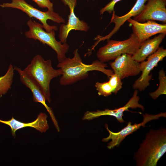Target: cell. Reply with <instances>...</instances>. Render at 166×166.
I'll return each instance as SVG.
<instances>
[{"label":"cell","mask_w":166,"mask_h":166,"mask_svg":"<svg viewBox=\"0 0 166 166\" xmlns=\"http://www.w3.org/2000/svg\"><path fill=\"white\" fill-rule=\"evenodd\" d=\"M127 21L132 26V33L141 42L154 35L161 33H166V24H160L153 20L141 23L131 18Z\"/></svg>","instance_id":"obj_13"},{"label":"cell","mask_w":166,"mask_h":166,"mask_svg":"<svg viewBox=\"0 0 166 166\" xmlns=\"http://www.w3.org/2000/svg\"><path fill=\"white\" fill-rule=\"evenodd\" d=\"M47 117L45 113H41L34 121L29 123L20 122L15 119L13 117L11 119L7 121L0 120V122L8 125L11 128L12 136H15V132L17 130L28 127L34 128L42 133L45 132L49 128Z\"/></svg>","instance_id":"obj_16"},{"label":"cell","mask_w":166,"mask_h":166,"mask_svg":"<svg viewBox=\"0 0 166 166\" xmlns=\"http://www.w3.org/2000/svg\"><path fill=\"white\" fill-rule=\"evenodd\" d=\"M23 70L38 86L46 100L50 103V83L52 79L61 75V69H54L51 60H45L40 55L37 54Z\"/></svg>","instance_id":"obj_3"},{"label":"cell","mask_w":166,"mask_h":166,"mask_svg":"<svg viewBox=\"0 0 166 166\" xmlns=\"http://www.w3.org/2000/svg\"><path fill=\"white\" fill-rule=\"evenodd\" d=\"M27 24L29 30L25 33L26 38L38 40L42 44L50 47L56 53L59 62L62 61L66 57L65 54L68 50L69 46L66 43H62L60 41L56 40L54 30L49 32L45 31L42 24L31 19L27 21Z\"/></svg>","instance_id":"obj_4"},{"label":"cell","mask_w":166,"mask_h":166,"mask_svg":"<svg viewBox=\"0 0 166 166\" xmlns=\"http://www.w3.org/2000/svg\"><path fill=\"white\" fill-rule=\"evenodd\" d=\"M14 70L12 65L10 64L5 74L0 77V96L4 95L11 89Z\"/></svg>","instance_id":"obj_18"},{"label":"cell","mask_w":166,"mask_h":166,"mask_svg":"<svg viewBox=\"0 0 166 166\" xmlns=\"http://www.w3.org/2000/svg\"><path fill=\"white\" fill-rule=\"evenodd\" d=\"M166 56V49L161 46L155 52L148 56L146 61L140 62V67L142 73L133 84L134 89H138L140 91H143L149 85V81L152 77V74L149 75L151 71Z\"/></svg>","instance_id":"obj_8"},{"label":"cell","mask_w":166,"mask_h":166,"mask_svg":"<svg viewBox=\"0 0 166 166\" xmlns=\"http://www.w3.org/2000/svg\"><path fill=\"white\" fill-rule=\"evenodd\" d=\"M159 85L155 91L149 93L150 96L153 100H156L160 95L166 94V76L163 69L159 72Z\"/></svg>","instance_id":"obj_19"},{"label":"cell","mask_w":166,"mask_h":166,"mask_svg":"<svg viewBox=\"0 0 166 166\" xmlns=\"http://www.w3.org/2000/svg\"><path fill=\"white\" fill-rule=\"evenodd\" d=\"M121 0H112L105 7L101 8L100 11V14H102L105 12L111 14L114 10V7L115 4Z\"/></svg>","instance_id":"obj_23"},{"label":"cell","mask_w":166,"mask_h":166,"mask_svg":"<svg viewBox=\"0 0 166 166\" xmlns=\"http://www.w3.org/2000/svg\"><path fill=\"white\" fill-rule=\"evenodd\" d=\"M166 151V128L150 129L134 154L137 166H156Z\"/></svg>","instance_id":"obj_2"},{"label":"cell","mask_w":166,"mask_h":166,"mask_svg":"<svg viewBox=\"0 0 166 166\" xmlns=\"http://www.w3.org/2000/svg\"><path fill=\"white\" fill-rule=\"evenodd\" d=\"M10 3H4L0 4L2 8H10L20 10L26 13L30 18H34L40 22L46 31L50 32L58 30L55 26H50L47 22L50 20L58 23H65V21L57 13L49 10L43 12L27 3L25 0H11Z\"/></svg>","instance_id":"obj_6"},{"label":"cell","mask_w":166,"mask_h":166,"mask_svg":"<svg viewBox=\"0 0 166 166\" xmlns=\"http://www.w3.org/2000/svg\"><path fill=\"white\" fill-rule=\"evenodd\" d=\"M107 44L101 47L97 52L99 60L103 62L114 60L122 54H134L143 42L133 34L128 39L121 41L109 40Z\"/></svg>","instance_id":"obj_5"},{"label":"cell","mask_w":166,"mask_h":166,"mask_svg":"<svg viewBox=\"0 0 166 166\" xmlns=\"http://www.w3.org/2000/svg\"><path fill=\"white\" fill-rule=\"evenodd\" d=\"M147 0H137L135 4L127 13L122 16H118L115 14L114 10L113 12L112 17L110 23H113L115 24L114 28L107 35L105 36H97L95 39L97 40L95 44L92 46V49H94V48L101 41L105 40H109L112 36L115 34L119 30L120 27L132 17H135L139 14L143 9L145 3Z\"/></svg>","instance_id":"obj_14"},{"label":"cell","mask_w":166,"mask_h":166,"mask_svg":"<svg viewBox=\"0 0 166 166\" xmlns=\"http://www.w3.org/2000/svg\"><path fill=\"white\" fill-rule=\"evenodd\" d=\"M141 12L133 19L143 23L148 20L166 22V0H147Z\"/></svg>","instance_id":"obj_12"},{"label":"cell","mask_w":166,"mask_h":166,"mask_svg":"<svg viewBox=\"0 0 166 166\" xmlns=\"http://www.w3.org/2000/svg\"><path fill=\"white\" fill-rule=\"evenodd\" d=\"M14 69L19 74L20 81L31 91L33 94V100L36 102L41 103L45 107L49 113L57 130V131H59L57 122L52 110L51 108L46 105L45 103L46 100L39 88L21 68L15 66Z\"/></svg>","instance_id":"obj_15"},{"label":"cell","mask_w":166,"mask_h":166,"mask_svg":"<svg viewBox=\"0 0 166 166\" xmlns=\"http://www.w3.org/2000/svg\"><path fill=\"white\" fill-rule=\"evenodd\" d=\"M73 57H66L57 65L62 71L60 84L62 86L71 85L78 81L86 78L89 72L97 71L105 74L109 78L114 73L111 69L106 68L107 64L99 60H95L90 65L83 63L77 49L73 52Z\"/></svg>","instance_id":"obj_1"},{"label":"cell","mask_w":166,"mask_h":166,"mask_svg":"<svg viewBox=\"0 0 166 166\" xmlns=\"http://www.w3.org/2000/svg\"><path fill=\"white\" fill-rule=\"evenodd\" d=\"M41 8H47L48 10L53 11V5L50 0H32Z\"/></svg>","instance_id":"obj_22"},{"label":"cell","mask_w":166,"mask_h":166,"mask_svg":"<svg viewBox=\"0 0 166 166\" xmlns=\"http://www.w3.org/2000/svg\"><path fill=\"white\" fill-rule=\"evenodd\" d=\"M64 4L68 6L70 10L68 20L66 24L62 23L59 27V38L62 43H66L69 33L72 30L87 31L89 28L88 24L80 20L76 17L74 9L77 4V0H61Z\"/></svg>","instance_id":"obj_9"},{"label":"cell","mask_w":166,"mask_h":166,"mask_svg":"<svg viewBox=\"0 0 166 166\" xmlns=\"http://www.w3.org/2000/svg\"><path fill=\"white\" fill-rule=\"evenodd\" d=\"M110 63L113 73L121 79L130 76H135L141 72L140 63L135 60L131 55L124 53L117 57Z\"/></svg>","instance_id":"obj_11"},{"label":"cell","mask_w":166,"mask_h":166,"mask_svg":"<svg viewBox=\"0 0 166 166\" xmlns=\"http://www.w3.org/2000/svg\"><path fill=\"white\" fill-rule=\"evenodd\" d=\"M138 93V90L135 89L132 97L123 107L113 110L106 109L103 110H97L96 111H88L85 113L83 119L90 120L101 116L109 115L115 117L120 123H123L125 122L122 117L123 113L125 111H129V108L135 109L138 108L140 109L142 111L144 110L143 106L139 103L140 98Z\"/></svg>","instance_id":"obj_10"},{"label":"cell","mask_w":166,"mask_h":166,"mask_svg":"<svg viewBox=\"0 0 166 166\" xmlns=\"http://www.w3.org/2000/svg\"><path fill=\"white\" fill-rule=\"evenodd\" d=\"M142 121L139 124L134 123L132 124L131 121H129L127 126L118 132H113L111 131L108 128V125L105 124V126L106 130L109 132V136L106 138H103L102 140L104 142H107L110 140L111 141L108 143L107 147L109 149L118 147L125 138L137 131L141 127H145L146 124L148 122L157 120L160 117H166V112H161L158 114L152 115L145 113L143 114Z\"/></svg>","instance_id":"obj_7"},{"label":"cell","mask_w":166,"mask_h":166,"mask_svg":"<svg viewBox=\"0 0 166 166\" xmlns=\"http://www.w3.org/2000/svg\"><path fill=\"white\" fill-rule=\"evenodd\" d=\"M109 79L108 82L113 89V93L116 94L122 88L121 79L118 75L115 73L111 76Z\"/></svg>","instance_id":"obj_21"},{"label":"cell","mask_w":166,"mask_h":166,"mask_svg":"<svg viewBox=\"0 0 166 166\" xmlns=\"http://www.w3.org/2000/svg\"><path fill=\"white\" fill-rule=\"evenodd\" d=\"M166 33H161L152 39L149 38L143 42L135 53L133 58L140 63L147 59L149 55L155 52L166 36Z\"/></svg>","instance_id":"obj_17"},{"label":"cell","mask_w":166,"mask_h":166,"mask_svg":"<svg viewBox=\"0 0 166 166\" xmlns=\"http://www.w3.org/2000/svg\"><path fill=\"white\" fill-rule=\"evenodd\" d=\"M95 87L100 96L107 97L113 93V89L108 81L103 83L97 82Z\"/></svg>","instance_id":"obj_20"}]
</instances>
